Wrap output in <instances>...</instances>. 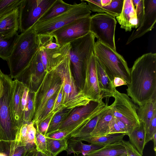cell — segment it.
I'll return each mask as SVG.
<instances>
[{
  "label": "cell",
  "instance_id": "b9f144b4",
  "mask_svg": "<svg viewBox=\"0 0 156 156\" xmlns=\"http://www.w3.org/2000/svg\"><path fill=\"white\" fill-rule=\"evenodd\" d=\"M156 133V113L153 117L149 126L146 130L145 143L146 144L151 140Z\"/></svg>",
  "mask_w": 156,
  "mask_h": 156
},
{
  "label": "cell",
  "instance_id": "d6986e66",
  "mask_svg": "<svg viewBox=\"0 0 156 156\" xmlns=\"http://www.w3.org/2000/svg\"><path fill=\"white\" fill-rule=\"evenodd\" d=\"M0 152L5 154L7 156H32L36 153L29 145H25L16 140H0Z\"/></svg>",
  "mask_w": 156,
  "mask_h": 156
},
{
  "label": "cell",
  "instance_id": "52a82bcc",
  "mask_svg": "<svg viewBox=\"0 0 156 156\" xmlns=\"http://www.w3.org/2000/svg\"><path fill=\"white\" fill-rule=\"evenodd\" d=\"M63 13L48 20L38 22L32 27L37 35H50L55 30L76 20L90 16L91 12L83 1Z\"/></svg>",
  "mask_w": 156,
  "mask_h": 156
},
{
  "label": "cell",
  "instance_id": "4dcf8cb0",
  "mask_svg": "<svg viewBox=\"0 0 156 156\" xmlns=\"http://www.w3.org/2000/svg\"><path fill=\"white\" fill-rule=\"evenodd\" d=\"M69 137L62 140H56L45 136L47 150L51 156H57L62 151L67 150V141Z\"/></svg>",
  "mask_w": 156,
  "mask_h": 156
},
{
  "label": "cell",
  "instance_id": "7dc6e473",
  "mask_svg": "<svg viewBox=\"0 0 156 156\" xmlns=\"http://www.w3.org/2000/svg\"><path fill=\"white\" fill-rule=\"evenodd\" d=\"M70 135V133L67 131L58 130L49 134L45 136L56 140H62L68 137Z\"/></svg>",
  "mask_w": 156,
  "mask_h": 156
},
{
  "label": "cell",
  "instance_id": "8fae6325",
  "mask_svg": "<svg viewBox=\"0 0 156 156\" xmlns=\"http://www.w3.org/2000/svg\"><path fill=\"white\" fill-rule=\"evenodd\" d=\"M112 97L115 100L109 106L113 115L126 125L128 133L140 124L137 113L138 108L131 99L125 93L116 90Z\"/></svg>",
  "mask_w": 156,
  "mask_h": 156
},
{
  "label": "cell",
  "instance_id": "7c38bea8",
  "mask_svg": "<svg viewBox=\"0 0 156 156\" xmlns=\"http://www.w3.org/2000/svg\"><path fill=\"white\" fill-rule=\"evenodd\" d=\"M117 21L115 17L105 13L90 16V32L101 42L116 51L115 40Z\"/></svg>",
  "mask_w": 156,
  "mask_h": 156
},
{
  "label": "cell",
  "instance_id": "6f0895ef",
  "mask_svg": "<svg viewBox=\"0 0 156 156\" xmlns=\"http://www.w3.org/2000/svg\"><path fill=\"white\" fill-rule=\"evenodd\" d=\"M35 155H33V156H35Z\"/></svg>",
  "mask_w": 156,
  "mask_h": 156
},
{
  "label": "cell",
  "instance_id": "f546056e",
  "mask_svg": "<svg viewBox=\"0 0 156 156\" xmlns=\"http://www.w3.org/2000/svg\"><path fill=\"white\" fill-rule=\"evenodd\" d=\"M109 108V106L91 119L80 129L71 134L69 137L83 138L91 136L90 134L94 130L98 120Z\"/></svg>",
  "mask_w": 156,
  "mask_h": 156
},
{
  "label": "cell",
  "instance_id": "f35d334b",
  "mask_svg": "<svg viewBox=\"0 0 156 156\" xmlns=\"http://www.w3.org/2000/svg\"><path fill=\"white\" fill-rule=\"evenodd\" d=\"M57 93L53 95L47 102L37 122L35 125H37L39 122L46 119L51 113L53 106L55 100L57 95Z\"/></svg>",
  "mask_w": 156,
  "mask_h": 156
},
{
  "label": "cell",
  "instance_id": "74e56055",
  "mask_svg": "<svg viewBox=\"0 0 156 156\" xmlns=\"http://www.w3.org/2000/svg\"><path fill=\"white\" fill-rule=\"evenodd\" d=\"M137 19V23L135 28H137L141 24L144 15V0H132Z\"/></svg>",
  "mask_w": 156,
  "mask_h": 156
},
{
  "label": "cell",
  "instance_id": "4fadbf2b",
  "mask_svg": "<svg viewBox=\"0 0 156 156\" xmlns=\"http://www.w3.org/2000/svg\"><path fill=\"white\" fill-rule=\"evenodd\" d=\"M90 16L76 20L55 30L52 35L59 44L70 43L90 32Z\"/></svg>",
  "mask_w": 156,
  "mask_h": 156
},
{
  "label": "cell",
  "instance_id": "c3c4849f",
  "mask_svg": "<svg viewBox=\"0 0 156 156\" xmlns=\"http://www.w3.org/2000/svg\"><path fill=\"white\" fill-rule=\"evenodd\" d=\"M115 133H124L119 126L116 123L115 118L113 116L109 124V134Z\"/></svg>",
  "mask_w": 156,
  "mask_h": 156
},
{
  "label": "cell",
  "instance_id": "5bb4252c",
  "mask_svg": "<svg viewBox=\"0 0 156 156\" xmlns=\"http://www.w3.org/2000/svg\"><path fill=\"white\" fill-rule=\"evenodd\" d=\"M46 73L38 48L27 66L14 80L25 84L30 91L35 92Z\"/></svg>",
  "mask_w": 156,
  "mask_h": 156
},
{
  "label": "cell",
  "instance_id": "f5cc1de1",
  "mask_svg": "<svg viewBox=\"0 0 156 156\" xmlns=\"http://www.w3.org/2000/svg\"><path fill=\"white\" fill-rule=\"evenodd\" d=\"M151 140L153 141L154 144V150L156 153V133H155L152 139Z\"/></svg>",
  "mask_w": 156,
  "mask_h": 156
},
{
  "label": "cell",
  "instance_id": "5b68a950",
  "mask_svg": "<svg viewBox=\"0 0 156 156\" xmlns=\"http://www.w3.org/2000/svg\"><path fill=\"white\" fill-rule=\"evenodd\" d=\"M93 53L108 77L112 82L115 77H120L128 84L130 82V70L123 56L97 40Z\"/></svg>",
  "mask_w": 156,
  "mask_h": 156
},
{
  "label": "cell",
  "instance_id": "ba28073f",
  "mask_svg": "<svg viewBox=\"0 0 156 156\" xmlns=\"http://www.w3.org/2000/svg\"><path fill=\"white\" fill-rule=\"evenodd\" d=\"M108 106V103L105 104L102 100L91 101L86 105L76 107L62 123L58 130L67 131L70 135Z\"/></svg>",
  "mask_w": 156,
  "mask_h": 156
},
{
  "label": "cell",
  "instance_id": "ab89813d",
  "mask_svg": "<svg viewBox=\"0 0 156 156\" xmlns=\"http://www.w3.org/2000/svg\"><path fill=\"white\" fill-rule=\"evenodd\" d=\"M62 94L63 86L62 83L61 87L57 93V95L51 113H52L55 114L66 108L63 106L62 105Z\"/></svg>",
  "mask_w": 156,
  "mask_h": 156
},
{
  "label": "cell",
  "instance_id": "277c9868",
  "mask_svg": "<svg viewBox=\"0 0 156 156\" xmlns=\"http://www.w3.org/2000/svg\"><path fill=\"white\" fill-rule=\"evenodd\" d=\"M95 37L90 32L85 35L69 43L71 69L79 91L83 87L84 71L93 53Z\"/></svg>",
  "mask_w": 156,
  "mask_h": 156
},
{
  "label": "cell",
  "instance_id": "8992f818",
  "mask_svg": "<svg viewBox=\"0 0 156 156\" xmlns=\"http://www.w3.org/2000/svg\"><path fill=\"white\" fill-rule=\"evenodd\" d=\"M61 78L63 86L62 105L73 109L86 105L91 101L78 90L72 71L69 53L55 68Z\"/></svg>",
  "mask_w": 156,
  "mask_h": 156
},
{
  "label": "cell",
  "instance_id": "9a60e30c",
  "mask_svg": "<svg viewBox=\"0 0 156 156\" xmlns=\"http://www.w3.org/2000/svg\"><path fill=\"white\" fill-rule=\"evenodd\" d=\"M80 91L91 101H98L103 99L98 83L96 59L94 53L84 71L83 85Z\"/></svg>",
  "mask_w": 156,
  "mask_h": 156
},
{
  "label": "cell",
  "instance_id": "7bdbcfd3",
  "mask_svg": "<svg viewBox=\"0 0 156 156\" xmlns=\"http://www.w3.org/2000/svg\"><path fill=\"white\" fill-rule=\"evenodd\" d=\"M88 3V5L90 11L98 13H104L101 0H83Z\"/></svg>",
  "mask_w": 156,
  "mask_h": 156
},
{
  "label": "cell",
  "instance_id": "f6af8a7d",
  "mask_svg": "<svg viewBox=\"0 0 156 156\" xmlns=\"http://www.w3.org/2000/svg\"><path fill=\"white\" fill-rule=\"evenodd\" d=\"M28 124H24L21 127L19 133L15 140L20 141L25 145L27 143V135Z\"/></svg>",
  "mask_w": 156,
  "mask_h": 156
},
{
  "label": "cell",
  "instance_id": "6da1fadb",
  "mask_svg": "<svg viewBox=\"0 0 156 156\" xmlns=\"http://www.w3.org/2000/svg\"><path fill=\"white\" fill-rule=\"evenodd\" d=\"M130 70L127 95L139 106L156 97V54H144L135 61Z\"/></svg>",
  "mask_w": 156,
  "mask_h": 156
},
{
  "label": "cell",
  "instance_id": "9f6ffc18",
  "mask_svg": "<svg viewBox=\"0 0 156 156\" xmlns=\"http://www.w3.org/2000/svg\"><path fill=\"white\" fill-rule=\"evenodd\" d=\"M0 156H7L6 154H5L2 153L0 152Z\"/></svg>",
  "mask_w": 156,
  "mask_h": 156
},
{
  "label": "cell",
  "instance_id": "4316f807",
  "mask_svg": "<svg viewBox=\"0 0 156 156\" xmlns=\"http://www.w3.org/2000/svg\"><path fill=\"white\" fill-rule=\"evenodd\" d=\"M122 141L105 145L84 156H119L126 153Z\"/></svg>",
  "mask_w": 156,
  "mask_h": 156
},
{
  "label": "cell",
  "instance_id": "9c48e42d",
  "mask_svg": "<svg viewBox=\"0 0 156 156\" xmlns=\"http://www.w3.org/2000/svg\"><path fill=\"white\" fill-rule=\"evenodd\" d=\"M62 84L61 78L55 68L46 73L42 82L34 92V115L32 122L35 125L47 102L58 92Z\"/></svg>",
  "mask_w": 156,
  "mask_h": 156
},
{
  "label": "cell",
  "instance_id": "30bf717a",
  "mask_svg": "<svg viewBox=\"0 0 156 156\" xmlns=\"http://www.w3.org/2000/svg\"><path fill=\"white\" fill-rule=\"evenodd\" d=\"M56 0H22L19 8V30L24 33L31 28Z\"/></svg>",
  "mask_w": 156,
  "mask_h": 156
},
{
  "label": "cell",
  "instance_id": "83f0119b",
  "mask_svg": "<svg viewBox=\"0 0 156 156\" xmlns=\"http://www.w3.org/2000/svg\"><path fill=\"white\" fill-rule=\"evenodd\" d=\"M74 5L75 3L71 5L67 3L62 0H56L37 23L44 21L56 17L69 10L73 8Z\"/></svg>",
  "mask_w": 156,
  "mask_h": 156
},
{
  "label": "cell",
  "instance_id": "7a4b0ae2",
  "mask_svg": "<svg viewBox=\"0 0 156 156\" xmlns=\"http://www.w3.org/2000/svg\"><path fill=\"white\" fill-rule=\"evenodd\" d=\"M13 80L0 68V140H15L20 129L14 119L13 108Z\"/></svg>",
  "mask_w": 156,
  "mask_h": 156
},
{
  "label": "cell",
  "instance_id": "d4e9b609",
  "mask_svg": "<svg viewBox=\"0 0 156 156\" xmlns=\"http://www.w3.org/2000/svg\"><path fill=\"white\" fill-rule=\"evenodd\" d=\"M139 122H143L146 131L148 128L151 120L156 113V97L151 99L142 106H139L137 111Z\"/></svg>",
  "mask_w": 156,
  "mask_h": 156
},
{
  "label": "cell",
  "instance_id": "8d00e7d4",
  "mask_svg": "<svg viewBox=\"0 0 156 156\" xmlns=\"http://www.w3.org/2000/svg\"><path fill=\"white\" fill-rule=\"evenodd\" d=\"M34 144L37 151L41 152L44 156H51L47 150L45 136L37 130L34 138Z\"/></svg>",
  "mask_w": 156,
  "mask_h": 156
},
{
  "label": "cell",
  "instance_id": "60d3db41",
  "mask_svg": "<svg viewBox=\"0 0 156 156\" xmlns=\"http://www.w3.org/2000/svg\"><path fill=\"white\" fill-rule=\"evenodd\" d=\"M55 114L51 113L44 120L36 125V130L45 136L50 122Z\"/></svg>",
  "mask_w": 156,
  "mask_h": 156
},
{
  "label": "cell",
  "instance_id": "f1b7e54d",
  "mask_svg": "<svg viewBox=\"0 0 156 156\" xmlns=\"http://www.w3.org/2000/svg\"><path fill=\"white\" fill-rule=\"evenodd\" d=\"M113 116L109 106L98 120L94 130L90 134V136H100L109 134V124Z\"/></svg>",
  "mask_w": 156,
  "mask_h": 156
},
{
  "label": "cell",
  "instance_id": "bcb514c9",
  "mask_svg": "<svg viewBox=\"0 0 156 156\" xmlns=\"http://www.w3.org/2000/svg\"><path fill=\"white\" fill-rule=\"evenodd\" d=\"M36 131V129L34 126V124L32 122L28 125L27 143L30 144L35 145L34 138Z\"/></svg>",
  "mask_w": 156,
  "mask_h": 156
},
{
  "label": "cell",
  "instance_id": "e575fe53",
  "mask_svg": "<svg viewBox=\"0 0 156 156\" xmlns=\"http://www.w3.org/2000/svg\"><path fill=\"white\" fill-rule=\"evenodd\" d=\"M124 0H112L108 5L102 6L103 12H105L114 17L119 16L121 13Z\"/></svg>",
  "mask_w": 156,
  "mask_h": 156
},
{
  "label": "cell",
  "instance_id": "836d02e7",
  "mask_svg": "<svg viewBox=\"0 0 156 156\" xmlns=\"http://www.w3.org/2000/svg\"><path fill=\"white\" fill-rule=\"evenodd\" d=\"M34 91L29 90L28 102L24 113V124L31 122L34 117L35 109L34 105Z\"/></svg>",
  "mask_w": 156,
  "mask_h": 156
},
{
  "label": "cell",
  "instance_id": "cb8c5ba5",
  "mask_svg": "<svg viewBox=\"0 0 156 156\" xmlns=\"http://www.w3.org/2000/svg\"><path fill=\"white\" fill-rule=\"evenodd\" d=\"M67 143L68 148L66 151L68 154L73 153L78 155L81 153L83 155H86L89 153L103 147L96 145L85 144L77 138L73 137H69Z\"/></svg>",
  "mask_w": 156,
  "mask_h": 156
},
{
  "label": "cell",
  "instance_id": "1f68e13d",
  "mask_svg": "<svg viewBox=\"0 0 156 156\" xmlns=\"http://www.w3.org/2000/svg\"><path fill=\"white\" fill-rule=\"evenodd\" d=\"M19 35L17 33L12 37L9 38L0 36V58L7 61L11 54Z\"/></svg>",
  "mask_w": 156,
  "mask_h": 156
},
{
  "label": "cell",
  "instance_id": "11a10c76",
  "mask_svg": "<svg viewBox=\"0 0 156 156\" xmlns=\"http://www.w3.org/2000/svg\"><path fill=\"white\" fill-rule=\"evenodd\" d=\"M74 156H84L82 155V154H81V155L79 154L78 155H76L75 154L74 155ZM127 156L126 152L125 153H124L120 156Z\"/></svg>",
  "mask_w": 156,
  "mask_h": 156
},
{
  "label": "cell",
  "instance_id": "ffe728a7",
  "mask_svg": "<svg viewBox=\"0 0 156 156\" xmlns=\"http://www.w3.org/2000/svg\"><path fill=\"white\" fill-rule=\"evenodd\" d=\"M115 18L121 28L126 32H130L135 28L137 19L132 0H124L122 12Z\"/></svg>",
  "mask_w": 156,
  "mask_h": 156
},
{
  "label": "cell",
  "instance_id": "7402d4cb",
  "mask_svg": "<svg viewBox=\"0 0 156 156\" xmlns=\"http://www.w3.org/2000/svg\"><path fill=\"white\" fill-rule=\"evenodd\" d=\"M96 71L99 87L103 98L112 97L116 90L99 62L96 58Z\"/></svg>",
  "mask_w": 156,
  "mask_h": 156
},
{
  "label": "cell",
  "instance_id": "d6a6232c",
  "mask_svg": "<svg viewBox=\"0 0 156 156\" xmlns=\"http://www.w3.org/2000/svg\"><path fill=\"white\" fill-rule=\"evenodd\" d=\"M72 110L65 108L55 113L50 122L45 136L58 131L62 123L69 115Z\"/></svg>",
  "mask_w": 156,
  "mask_h": 156
},
{
  "label": "cell",
  "instance_id": "f907efd6",
  "mask_svg": "<svg viewBox=\"0 0 156 156\" xmlns=\"http://www.w3.org/2000/svg\"><path fill=\"white\" fill-rule=\"evenodd\" d=\"M115 118L116 123L119 126L123 132L126 134V135H127L128 132V131L126 125L119 120Z\"/></svg>",
  "mask_w": 156,
  "mask_h": 156
},
{
  "label": "cell",
  "instance_id": "ee69618b",
  "mask_svg": "<svg viewBox=\"0 0 156 156\" xmlns=\"http://www.w3.org/2000/svg\"><path fill=\"white\" fill-rule=\"evenodd\" d=\"M122 142L126 149L127 156H143L129 141L123 140Z\"/></svg>",
  "mask_w": 156,
  "mask_h": 156
},
{
  "label": "cell",
  "instance_id": "603a6c76",
  "mask_svg": "<svg viewBox=\"0 0 156 156\" xmlns=\"http://www.w3.org/2000/svg\"><path fill=\"white\" fill-rule=\"evenodd\" d=\"M146 132L145 124L143 122H141L139 125L134 128L127 134L129 142L142 155L146 144Z\"/></svg>",
  "mask_w": 156,
  "mask_h": 156
},
{
  "label": "cell",
  "instance_id": "ac0fdd59",
  "mask_svg": "<svg viewBox=\"0 0 156 156\" xmlns=\"http://www.w3.org/2000/svg\"><path fill=\"white\" fill-rule=\"evenodd\" d=\"M19 30V8L0 17V36L11 37Z\"/></svg>",
  "mask_w": 156,
  "mask_h": 156
},
{
  "label": "cell",
  "instance_id": "484cf974",
  "mask_svg": "<svg viewBox=\"0 0 156 156\" xmlns=\"http://www.w3.org/2000/svg\"><path fill=\"white\" fill-rule=\"evenodd\" d=\"M126 135L125 133H109L100 136L77 138L81 141H87L91 144L103 147L108 144L122 141Z\"/></svg>",
  "mask_w": 156,
  "mask_h": 156
},
{
  "label": "cell",
  "instance_id": "2e32d148",
  "mask_svg": "<svg viewBox=\"0 0 156 156\" xmlns=\"http://www.w3.org/2000/svg\"><path fill=\"white\" fill-rule=\"evenodd\" d=\"M144 15L140 25L132 32L126 44L139 38L154 28L156 22V0H144Z\"/></svg>",
  "mask_w": 156,
  "mask_h": 156
},
{
  "label": "cell",
  "instance_id": "681fc988",
  "mask_svg": "<svg viewBox=\"0 0 156 156\" xmlns=\"http://www.w3.org/2000/svg\"><path fill=\"white\" fill-rule=\"evenodd\" d=\"M113 86L116 88L117 87L122 85H127V83L123 79L119 77H115L112 81Z\"/></svg>",
  "mask_w": 156,
  "mask_h": 156
},
{
  "label": "cell",
  "instance_id": "3957f363",
  "mask_svg": "<svg viewBox=\"0 0 156 156\" xmlns=\"http://www.w3.org/2000/svg\"><path fill=\"white\" fill-rule=\"evenodd\" d=\"M39 46L37 35L32 28L19 35L7 61L12 79H15L27 66Z\"/></svg>",
  "mask_w": 156,
  "mask_h": 156
},
{
  "label": "cell",
  "instance_id": "816d5d0a",
  "mask_svg": "<svg viewBox=\"0 0 156 156\" xmlns=\"http://www.w3.org/2000/svg\"><path fill=\"white\" fill-rule=\"evenodd\" d=\"M112 0H101V5L103 6L108 5L110 3Z\"/></svg>",
  "mask_w": 156,
  "mask_h": 156
},
{
  "label": "cell",
  "instance_id": "d590c367",
  "mask_svg": "<svg viewBox=\"0 0 156 156\" xmlns=\"http://www.w3.org/2000/svg\"><path fill=\"white\" fill-rule=\"evenodd\" d=\"M22 0H0V17L18 8Z\"/></svg>",
  "mask_w": 156,
  "mask_h": 156
},
{
  "label": "cell",
  "instance_id": "db71d44e",
  "mask_svg": "<svg viewBox=\"0 0 156 156\" xmlns=\"http://www.w3.org/2000/svg\"><path fill=\"white\" fill-rule=\"evenodd\" d=\"M35 156H44L43 154L40 152L37 151L36 152Z\"/></svg>",
  "mask_w": 156,
  "mask_h": 156
},
{
  "label": "cell",
  "instance_id": "44dd1931",
  "mask_svg": "<svg viewBox=\"0 0 156 156\" xmlns=\"http://www.w3.org/2000/svg\"><path fill=\"white\" fill-rule=\"evenodd\" d=\"M13 108L14 119L19 129L24 124V116L21 108V100L26 85L16 80H13Z\"/></svg>",
  "mask_w": 156,
  "mask_h": 156
},
{
  "label": "cell",
  "instance_id": "e0dca14e",
  "mask_svg": "<svg viewBox=\"0 0 156 156\" xmlns=\"http://www.w3.org/2000/svg\"><path fill=\"white\" fill-rule=\"evenodd\" d=\"M70 43L62 45L58 48L49 49L40 47V56L45 72L54 68L69 53Z\"/></svg>",
  "mask_w": 156,
  "mask_h": 156
}]
</instances>
